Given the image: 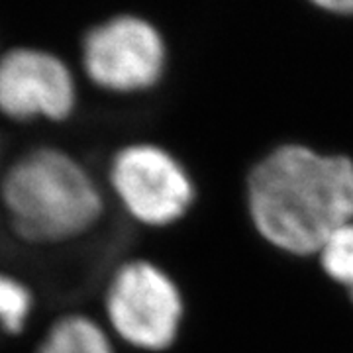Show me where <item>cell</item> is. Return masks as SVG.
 Here are the masks:
<instances>
[{
	"mask_svg": "<svg viewBox=\"0 0 353 353\" xmlns=\"http://www.w3.org/2000/svg\"><path fill=\"white\" fill-rule=\"evenodd\" d=\"M245 208L269 248L314 259L334 232L353 222V159L299 141L279 143L245 176Z\"/></svg>",
	"mask_w": 353,
	"mask_h": 353,
	"instance_id": "6da1fadb",
	"label": "cell"
},
{
	"mask_svg": "<svg viewBox=\"0 0 353 353\" xmlns=\"http://www.w3.org/2000/svg\"><path fill=\"white\" fill-rule=\"evenodd\" d=\"M106 183L130 222L153 234L194 210L199 185L181 155L157 139H132L108 157Z\"/></svg>",
	"mask_w": 353,
	"mask_h": 353,
	"instance_id": "277c9868",
	"label": "cell"
},
{
	"mask_svg": "<svg viewBox=\"0 0 353 353\" xmlns=\"http://www.w3.org/2000/svg\"><path fill=\"white\" fill-rule=\"evenodd\" d=\"M108 328L83 312L57 318L38 343L36 353H118Z\"/></svg>",
	"mask_w": 353,
	"mask_h": 353,
	"instance_id": "52a82bcc",
	"label": "cell"
},
{
	"mask_svg": "<svg viewBox=\"0 0 353 353\" xmlns=\"http://www.w3.org/2000/svg\"><path fill=\"white\" fill-rule=\"evenodd\" d=\"M0 202L8 226L30 245H59L99 226L104 190L85 165L57 148H38L16 159L2 176Z\"/></svg>",
	"mask_w": 353,
	"mask_h": 353,
	"instance_id": "7a4b0ae2",
	"label": "cell"
},
{
	"mask_svg": "<svg viewBox=\"0 0 353 353\" xmlns=\"http://www.w3.org/2000/svg\"><path fill=\"white\" fill-rule=\"evenodd\" d=\"M314 261L322 275L353 304V222L330 236Z\"/></svg>",
	"mask_w": 353,
	"mask_h": 353,
	"instance_id": "ba28073f",
	"label": "cell"
},
{
	"mask_svg": "<svg viewBox=\"0 0 353 353\" xmlns=\"http://www.w3.org/2000/svg\"><path fill=\"white\" fill-rule=\"evenodd\" d=\"M34 312V292L24 281L0 271V330L16 336L24 332Z\"/></svg>",
	"mask_w": 353,
	"mask_h": 353,
	"instance_id": "9c48e42d",
	"label": "cell"
},
{
	"mask_svg": "<svg viewBox=\"0 0 353 353\" xmlns=\"http://www.w3.org/2000/svg\"><path fill=\"white\" fill-rule=\"evenodd\" d=\"M314 10L336 16V18H353V0H304Z\"/></svg>",
	"mask_w": 353,
	"mask_h": 353,
	"instance_id": "30bf717a",
	"label": "cell"
},
{
	"mask_svg": "<svg viewBox=\"0 0 353 353\" xmlns=\"http://www.w3.org/2000/svg\"><path fill=\"white\" fill-rule=\"evenodd\" d=\"M77 108V81L55 53L16 48L0 57V114L14 122H65Z\"/></svg>",
	"mask_w": 353,
	"mask_h": 353,
	"instance_id": "8992f818",
	"label": "cell"
},
{
	"mask_svg": "<svg viewBox=\"0 0 353 353\" xmlns=\"http://www.w3.org/2000/svg\"><path fill=\"white\" fill-rule=\"evenodd\" d=\"M169 59L159 28L138 14H118L92 26L81 43L87 79L116 97H139L161 87Z\"/></svg>",
	"mask_w": 353,
	"mask_h": 353,
	"instance_id": "5b68a950",
	"label": "cell"
},
{
	"mask_svg": "<svg viewBox=\"0 0 353 353\" xmlns=\"http://www.w3.org/2000/svg\"><path fill=\"white\" fill-rule=\"evenodd\" d=\"M104 326L132 353H169L187 324V296L176 277L150 255L114 267L102 294Z\"/></svg>",
	"mask_w": 353,
	"mask_h": 353,
	"instance_id": "3957f363",
	"label": "cell"
}]
</instances>
